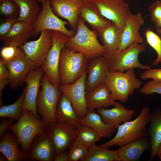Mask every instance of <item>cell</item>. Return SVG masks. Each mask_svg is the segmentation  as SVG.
<instances>
[{
    "instance_id": "6da1fadb",
    "label": "cell",
    "mask_w": 161,
    "mask_h": 161,
    "mask_svg": "<svg viewBox=\"0 0 161 161\" xmlns=\"http://www.w3.org/2000/svg\"><path fill=\"white\" fill-rule=\"evenodd\" d=\"M98 32L91 30L80 16L75 34L69 37L65 47L83 53L90 60L104 55L106 51L97 39Z\"/></svg>"
},
{
    "instance_id": "7a4b0ae2",
    "label": "cell",
    "mask_w": 161,
    "mask_h": 161,
    "mask_svg": "<svg viewBox=\"0 0 161 161\" xmlns=\"http://www.w3.org/2000/svg\"><path fill=\"white\" fill-rule=\"evenodd\" d=\"M89 61L81 52L65 47L63 48L60 53L58 66L60 85L75 82L87 71Z\"/></svg>"
},
{
    "instance_id": "3957f363",
    "label": "cell",
    "mask_w": 161,
    "mask_h": 161,
    "mask_svg": "<svg viewBox=\"0 0 161 161\" xmlns=\"http://www.w3.org/2000/svg\"><path fill=\"white\" fill-rule=\"evenodd\" d=\"M146 51V43L133 44L120 51L106 52L104 57L109 71L123 72L131 69H148L151 66L143 65L139 60V55Z\"/></svg>"
},
{
    "instance_id": "277c9868",
    "label": "cell",
    "mask_w": 161,
    "mask_h": 161,
    "mask_svg": "<svg viewBox=\"0 0 161 161\" xmlns=\"http://www.w3.org/2000/svg\"><path fill=\"white\" fill-rule=\"evenodd\" d=\"M150 112L148 107H143L136 118L119 125L115 136L100 145L107 148L114 146L120 147L132 140L147 135L146 126Z\"/></svg>"
},
{
    "instance_id": "5b68a950",
    "label": "cell",
    "mask_w": 161,
    "mask_h": 161,
    "mask_svg": "<svg viewBox=\"0 0 161 161\" xmlns=\"http://www.w3.org/2000/svg\"><path fill=\"white\" fill-rule=\"evenodd\" d=\"M47 127L43 120L32 112L26 111L22 112L18 121L12 124L8 129L16 136L22 151L27 154L34 138Z\"/></svg>"
},
{
    "instance_id": "8992f818",
    "label": "cell",
    "mask_w": 161,
    "mask_h": 161,
    "mask_svg": "<svg viewBox=\"0 0 161 161\" xmlns=\"http://www.w3.org/2000/svg\"><path fill=\"white\" fill-rule=\"evenodd\" d=\"M41 90L38 95L36 101V110L41 116L47 127L52 126L56 122V109L62 92L58 86L51 84L44 73L41 79Z\"/></svg>"
},
{
    "instance_id": "52a82bcc",
    "label": "cell",
    "mask_w": 161,
    "mask_h": 161,
    "mask_svg": "<svg viewBox=\"0 0 161 161\" xmlns=\"http://www.w3.org/2000/svg\"><path fill=\"white\" fill-rule=\"evenodd\" d=\"M105 83L115 100L125 103L134 91L140 88L143 83L136 77L134 69H129L125 73L109 71Z\"/></svg>"
},
{
    "instance_id": "ba28073f",
    "label": "cell",
    "mask_w": 161,
    "mask_h": 161,
    "mask_svg": "<svg viewBox=\"0 0 161 161\" xmlns=\"http://www.w3.org/2000/svg\"><path fill=\"white\" fill-rule=\"evenodd\" d=\"M51 33L52 44L41 66L49 82L52 85L59 86L60 81L58 66L60 53L70 37L55 30H52Z\"/></svg>"
},
{
    "instance_id": "9c48e42d",
    "label": "cell",
    "mask_w": 161,
    "mask_h": 161,
    "mask_svg": "<svg viewBox=\"0 0 161 161\" xmlns=\"http://www.w3.org/2000/svg\"><path fill=\"white\" fill-rule=\"evenodd\" d=\"M68 23L67 21L59 18L54 13L51 8L50 0H45L37 19L32 24V36L37 35L42 31L50 30L60 32L70 37H72L76 32L66 28L65 25Z\"/></svg>"
},
{
    "instance_id": "30bf717a",
    "label": "cell",
    "mask_w": 161,
    "mask_h": 161,
    "mask_svg": "<svg viewBox=\"0 0 161 161\" xmlns=\"http://www.w3.org/2000/svg\"><path fill=\"white\" fill-rule=\"evenodd\" d=\"M100 13L113 23L121 33L126 22L132 14L129 4L124 0H93Z\"/></svg>"
},
{
    "instance_id": "8fae6325",
    "label": "cell",
    "mask_w": 161,
    "mask_h": 161,
    "mask_svg": "<svg viewBox=\"0 0 161 161\" xmlns=\"http://www.w3.org/2000/svg\"><path fill=\"white\" fill-rule=\"evenodd\" d=\"M52 127H47L33 140L27 154L28 160L54 161L55 157L52 142Z\"/></svg>"
},
{
    "instance_id": "7c38bea8",
    "label": "cell",
    "mask_w": 161,
    "mask_h": 161,
    "mask_svg": "<svg viewBox=\"0 0 161 161\" xmlns=\"http://www.w3.org/2000/svg\"><path fill=\"white\" fill-rule=\"evenodd\" d=\"M51 31L46 30L41 31L38 39L27 42L20 47L34 63L35 68L41 66L52 45Z\"/></svg>"
},
{
    "instance_id": "4fadbf2b",
    "label": "cell",
    "mask_w": 161,
    "mask_h": 161,
    "mask_svg": "<svg viewBox=\"0 0 161 161\" xmlns=\"http://www.w3.org/2000/svg\"><path fill=\"white\" fill-rule=\"evenodd\" d=\"M87 74V70L74 83L58 86L62 92L69 99L75 112L81 118L88 111L85 100V83Z\"/></svg>"
},
{
    "instance_id": "5bb4252c",
    "label": "cell",
    "mask_w": 161,
    "mask_h": 161,
    "mask_svg": "<svg viewBox=\"0 0 161 161\" xmlns=\"http://www.w3.org/2000/svg\"><path fill=\"white\" fill-rule=\"evenodd\" d=\"M44 73L43 68L40 66L29 72L24 79L26 86L22 112L30 111L39 118V116L36 110V101L41 86V79Z\"/></svg>"
},
{
    "instance_id": "9a60e30c",
    "label": "cell",
    "mask_w": 161,
    "mask_h": 161,
    "mask_svg": "<svg viewBox=\"0 0 161 161\" xmlns=\"http://www.w3.org/2000/svg\"><path fill=\"white\" fill-rule=\"evenodd\" d=\"M4 62L9 72L10 84L13 89L22 85L27 73L35 69L34 63L23 51L15 59Z\"/></svg>"
},
{
    "instance_id": "2e32d148",
    "label": "cell",
    "mask_w": 161,
    "mask_h": 161,
    "mask_svg": "<svg viewBox=\"0 0 161 161\" xmlns=\"http://www.w3.org/2000/svg\"><path fill=\"white\" fill-rule=\"evenodd\" d=\"M144 23V19L140 11L132 14L128 18L120 35L118 51L125 49L133 44L144 43V39L139 31Z\"/></svg>"
},
{
    "instance_id": "e0dca14e",
    "label": "cell",
    "mask_w": 161,
    "mask_h": 161,
    "mask_svg": "<svg viewBox=\"0 0 161 161\" xmlns=\"http://www.w3.org/2000/svg\"><path fill=\"white\" fill-rule=\"evenodd\" d=\"M52 9L57 16L66 19L72 30L77 31L82 0H50Z\"/></svg>"
},
{
    "instance_id": "ac0fdd59",
    "label": "cell",
    "mask_w": 161,
    "mask_h": 161,
    "mask_svg": "<svg viewBox=\"0 0 161 161\" xmlns=\"http://www.w3.org/2000/svg\"><path fill=\"white\" fill-rule=\"evenodd\" d=\"M109 71L104 55L90 60L85 83L86 92L90 91L105 82Z\"/></svg>"
},
{
    "instance_id": "d6986e66",
    "label": "cell",
    "mask_w": 161,
    "mask_h": 161,
    "mask_svg": "<svg viewBox=\"0 0 161 161\" xmlns=\"http://www.w3.org/2000/svg\"><path fill=\"white\" fill-rule=\"evenodd\" d=\"M52 142L55 156L69 148L76 139L77 128L56 123L52 126Z\"/></svg>"
},
{
    "instance_id": "ffe728a7",
    "label": "cell",
    "mask_w": 161,
    "mask_h": 161,
    "mask_svg": "<svg viewBox=\"0 0 161 161\" xmlns=\"http://www.w3.org/2000/svg\"><path fill=\"white\" fill-rule=\"evenodd\" d=\"M56 123L75 128L80 125L81 118L73 107L68 97L62 92L59 97L55 112Z\"/></svg>"
},
{
    "instance_id": "44dd1931",
    "label": "cell",
    "mask_w": 161,
    "mask_h": 161,
    "mask_svg": "<svg viewBox=\"0 0 161 161\" xmlns=\"http://www.w3.org/2000/svg\"><path fill=\"white\" fill-rule=\"evenodd\" d=\"M85 100L88 109L92 110L114 106L116 102L105 82L86 92Z\"/></svg>"
},
{
    "instance_id": "7402d4cb",
    "label": "cell",
    "mask_w": 161,
    "mask_h": 161,
    "mask_svg": "<svg viewBox=\"0 0 161 161\" xmlns=\"http://www.w3.org/2000/svg\"><path fill=\"white\" fill-rule=\"evenodd\" d=\"M149 139L147 135L132 140L117 149L120 161L138 160L144 153L150 149Z\"/></svg>"
},
{
    "instance_id": "603a6c76",
    "label": "cell",
    "mask_w": 161,
    "mask_h": 161,
    "mask_svg": "<svg viewBox=\"0 0 161 161\" xmlns=\"http://www.w3.org/2000/svg\"><path fill=\"white\" fill-rule=\"evenodd\" d=\"M80 15L84 21L97 32L111 22L102 15L98 6L93 1L83 2L80 9Z\"/></svg>"
},
{
    "instance_id": "cb8c5ba5",
    "label": "cell",
    "mask_w": 161,
    "mask_h": 161,
    "mask_svg": "<svg viewBox=\"0 0 161 161\" xmlns=\"http://www.w3.org/2000/svg\"><path fill=\"white\" fill-rule=\"evenodd\" d=\"M19 142L13 133L6 131L0 141V152L8 161H21L27 160L28 155L18 148Z\"/></svg>"
},
{
    "instance_id": "d4e9b609",
    "label": "cell",
    "mask_w": 161,
    "mask_h": 161,
    "mask_svg": "<svg viewBox=\"0 0 161 161\" xmlns=\"http://www.w3.org/2000/svg\"><path fill=\"white\" fill-rule=\"evenodd\" d=\"M151 147L149 161L153 160L157 156L158 148L161 143V109L157 107L150 112L148 117Z\"/></svg>"
},
{
    "instance_id": "484cf974",
    "label": "cell",
    "mask_w": 161,
    "mask_h": 161,
    "mask_svg": "<svg viewBox=\"0 0 161 161\" xmlns=\"http://www.w3.org/2000/svg\"><path fill=\"white\" fill-rule=\"evenodd\" d=\"M114 106L110 109L103 107L97 110L103 122L107 124L119 125L121 122L129 121L135 112L134 110L126 108L118 102H116Z\"/></svg>"
},
{
    "instance_id": "4316f807",
    "label": "cell",
    "mask_w": 161,
    "mask_h": 161,
    "mask_svg": "<svg viewBox=\"0 0 161 161\" xmlns=\"http://www.w3.org/2000/svg\"><path fill=\"white\" fill-rule=\"evenodd\" d=\"M80 124L89 126L97 132L102 138H111L119 125L105 123L100 115L95 110L88 109L87 114L81 119Z\"/></svg>"
},
{
    "instance_id": "83f0119b",
    "label": "cell",
    "mask_w": 161,
    "mask_h": 161,
    "mask_svg": "<svg viewBox=\"0 0 161 161\" xmlns=\"http://www.w3.org/2000/svg\"><path fill=\"white\" fill-rule=\"evenodd\" d=\"M32 24L16 20L3 41L4 46L14 44L21 47L32 35Z\"/></svg>"
},
{
    "instance_id": "f1b7e54d",
    "label": "cell",
    "mask_w": 161,
    "mask_h": 161,
    "mask_svg": "<svg viewBox=\"0 0 161 161\" xmlns=\"http://www.w3.org/2000/svg\"><path fill=\"white\" fill-rule=\"evenodd\" d=\"M98 33L106 52L118 50L121 33L113 23L111 21Z\"/></svg>"
},
{
    "instance_id": "f546056e",
    "label": "cell",
    "mask_w": 161,
    "mask_h": 161,
    "mask_svg": "<svg viewBox=\"0 0 161 161\" xmlns=\"http://www.w3.org/2000/svg\"><path fill=\"white\" fill-rule=\"evenodd\" d=\"M13 0L19 8V14L17 21L33 24L40 12L38 2L37 0Z\"/></svg>"
},
{
    "instance_id": "4dcf8cb0",
    "label": "cell",
    "mask_w": 161,
    "mask_h": 161,
    "mask_svg": "<svg viewBox=\"0 0 161 161\" xmlns=\"http://www.w3.org/2000/svg\"><path fill=\"white\" fill-rule=\"evenodd\" d=\"M108 148L95 144L88 148L82 161H120L117 150H110Z\"/></svg>"
},
{
    "instance_id": "1f68e13d",
    "label": "cell",
    "mask_w": 161,
    "mask_h": 161,
    "mask_svg": "<svg viewBox=\"0 0 161 161\" xmlns=\"http://www.w3.org/2000/svg\"><path fill=\"white\" fill-rule=\"evenodd\" d=\"M76 140L89 148L103 138L91 127L80 124L77 128Z\"/></svg>"
},
{
    "instance_id": "d6a6232c",
    "label": "cell",
    "mask_w": 161,
    "mask_h": 161,
    "mask_svg": "<svg viewBox=\"0 0 161 161\" xmlns=\"http://www.w3.org/2000/svg\"><path fill=\"white\" fill-rule=\"evenodd\" d=\"M25 93V88L22 94L13 103L7 105H3L0 109V117H8L18 120L22 112V107Z\"/></svg>"
},
{
    "instance_id": "836d02e7",
    "label": "cell",
    "mask_w": 161,
    "mask_h": 161,
    "mask_svg": "<svg viewBox=\"0 0 161 161\" xmlns=\"http://www.w3.org/2000/svg\"><path fill=\"white\" fill-rule=\"evenodd\" d=\"M144 35L147 43L156 52L157 57L151 65H155L161 63V38L151 29H148L145 31Z\"/></svg>"
},
{
    "instance_id": "e575fe53",
    "label": "cell",
    "mask_w": 161,
    "mask_h": 161,
    "mask_svg": "<svg viewBox=\"0 0 161 161\" xmlns=\"http://www.w3.org/2000/svg\"><path fill=\"white\" fill-rule=\"evenodd\" d=\"M0 11L7 18L16 19L20 12L18 6L13 0H0Z\"/></svg>"
},
{
    "instance_id": "d590c367",
    "label": "cell",
    "mask_w": 161,
    "mask_h": 161,
    "mask_svg": "<svg viewBox=\"0 0 161 161\" xmlns=\"http://www.w3.org/2000/svg\"><path fill=\"white\" fill-rule=\"evenodd\" d=\"M69 149V161L81 160L86 155L88 150V148L76 140Z\"/></svg>"
},
{
    "instance_id": "8d00e7d4",
    "label": "cell",
    "mask_w": 161,
    "mask_h": 161,
    "mask_svg": "<svg viewBox=\"0 0 161 161\" xmlns=\"http://www.w3.org/2000/svg\"><path fill=\"white\" fill-rule=\"evenodd\" d=\"M22 50L15 44H11L4 46L1 49V58L4 62L11 61L18 57Z\"/></svg>"
},
{
    "instance_id": "74e56055",
    "label": "cell",
    "mask_w": 161,
    "mask_h": 161,
    "mask_svg": "<svg viewBox=\"0 0 161 161\" xmlns=\"http://www.w3.org/2000/svg\"><path fill=\"white\" fill-rule=\"evenodd\" d=\"M140 92L148 95L154 93L161 94V81L154 79L148 81L144 84Z\"/></svg>"
},
{
    "instance_id": "f35d334b",
    "label": "cell",
    "mask_w": 161,
    "mask_h": 161,
    "mask_svg": "<svg viewBox=\"0 0 161 161\" xmlns=\"http://www.w3.org/2000/svg\"><path fill=\"white\" fill-rule=\"evenodd\" d=\"M151 21L154 24L161 19V0H157L148 7Z\"/></svg>"
},
{
    "instance_id": "ab89813d",
    "label": "cell",
    "mask_w": 161,
    "mask_h": 161,
    "mask_svg": "<svg viewBox=\"0 0 161 161\" xmlns=\"http://www.w3.org/2000/svg\"><path fill=\"white\" fill-rule=\"evenodd\" d=\"M16 18H7L0 26V40L3 41L10 31Z\"/></svg>"
},
{
    "instance_id": "60d3db41",
    "label": "cell",
    "mask_w": 161,
    "mask_h": 161,
    "mask_svg": "<svg viewBox=\"0 0 161 161\" xmlns=\"http://www.w3.org/2000/svg\"><path fill=\"white\" fill-rule=\"evenodd\" d=\"M143 80L151 78L161 81V69H151L146 70L142 72L140 75Z\"/></svg>"
},
{
    "instance_id": "b9f144b4",
    "label": "cell",
    "mask_w": 161,
    "mask_h": 161,
    "mask_svg": "<svg viewBox=\"0 0 161 161\" xmlns=\"http://www.w3.org/2000/svg\"><path fill=\"white\" fill-rule=\"evenodd\" d=\"M16 120L14 119L6 117L3 120L0 125V138H1L2 136L6 131L7 129L9 126L13 124Z\"/></svg>"
},
{
    "instance_id": "7bdbcfd3",
    "label": "cell",
    "mask_w": 161,
    "mask_h": 161,
    "mask_svg": "<svg viewBox=\"0 0 161 161\" xmlns=\"http://www.w3.org/2000/svg\"><path fill=\"white\" fill-rule=\"evenodd\" d=\"M10 73L3 60L0 59V80L9 79Z\"/></svg>"
},
{
    "instance_id": "ee69618b",
    "label": "cell",
    "mask_w": 161,
    "mask_h": 161,
    "mask_svg": "<svg viewBox=\"0 0 161 161\" xmlns=\"http://www.w3.org/2000/svg\"><path fill=\"white\" fill-rule=\"evenodd\" d=\"M54 161H69L68 151L66 150L56 155Z\"/></svg>"
},
{
    "instance_id": "f6af8a7d",
    "label": "cell",
    "mask_w": 161,
    "mask_h": 161,
    "mask_svg": "<svg viewBox=\"0 0 161 161\" xmlns=\"http://www.w3.org/2000/svg\"><path fill=\"white\" fill-rule=\"evenodd\" d=\"M10 83V80L9 79L0 80V104L1 106L3 105L1 99L2 91L5 88V86Z\"/></svg>"
},
{
    "instance_id": "bcb514c9",
    "label": "cell",
    "mask_w": 161,
    "mask_h": 161,
    "mask_svg": "<svg viewBox=\"0 0 161 161\" xmlns=\"http://www.w3.org/2000/svg\"><path fill=\"white\" fill-rule=\"evenodd\" d=\"M154 24L157 29H161V19L155 22Z\"/></svg>"
},
{
    "instance_id": "7dc6e473",
    "label": "cell",
    "mask_w": 161,
    "mask_h": 161,
    "mask_svg": "<svg viewBox=\"0 0 161 161\" xmlns=\"http://www.w3.org/2000/svg\"><path fill=\"white\" fill-rule=\"evenodd\" d=\"M0 161H7V159L5 156L1 153L0 152Z\"/></svg>"
},
{
    "instance_id": "c3c4849f",
    "label": "cell",
    "mask_w": 161,
    "mask_h": 161,
    "mask_svg": "<svg viewBox=\"0 0 161 161\" xmlns=\"http://www.w3.org/2000/svg\"><path fill=\"white\" fill-rule=\"evenodd\" d=\"M161 154V143L159 145L157 152V155Z\"/></svg>"
},
{
    "instance_id": "681fc988",
    "label": "cell",
    "mask_w": 161,
    "mask_h": 161,
    "mask_svg": "<svg viewBox=\"0 0 161 161\" xmlns=\"http://www.w3.org/2000/svg\"><path fill=\"white\" fill-rule=\"evenodd\" d=\"M156 32L161 35V29H157Z\"/></svg>"
},
{
    "instance_id": "f907efd6",
    "label": "cell",
    "mask_w": 161,
    "mask_h": 161,
    "mask_svg": "<svg viewBox=\"0 0 161 161\" xmlns=\"http://www.w3.org/2000/svg\"><path fill=\"white\" fill-rule=\"evenodd\" d=\"M41 3H42V6L43 7L45 3V0H41Z\"/></svg>"
},
{
    "instance_id": "816d5d0a",
    "label": "cell",
    "mask_w": 161,
    "mask_h": 161,
    "mask_svg": "<svg viewBox=\"0 0 161 161\" xmlns=\"http://www.w3.org/2000/svg\"><path fill=\"white\" fill-rule=\"evenodd\" d=\"M157 156L161 161V154L157 155Z\"/></svg>"
},
{
    "instance_id": "f5cc1de1",
    "label": "cell",
    "mask_w": 161,
    "mask_h": 161,
    "mask_svg": "<svg viewBox=\"0 0 161 161\" xmlns=\"http://www.w3.org/2000/svg\"><path fill=\"white\" fill-rule=\"evenodd\" d=\"M83 2L93 1V0H82Z\"/></svg>"
},
{
    "instance_id": "db71d44e",
    "label": "cell",
    "mask_w": 161,
    "mask_h": 161,
    "mask_svg": "<svg viewBox=\"0 0 161 161\" xmlns=\"http://www.w3.org/2000/svg\"><path fill=\"white\" fill-rule=\"evenodd\" d=\"M39 2L41 3V0H37Z\"/></svg>"
}]
</instances>
